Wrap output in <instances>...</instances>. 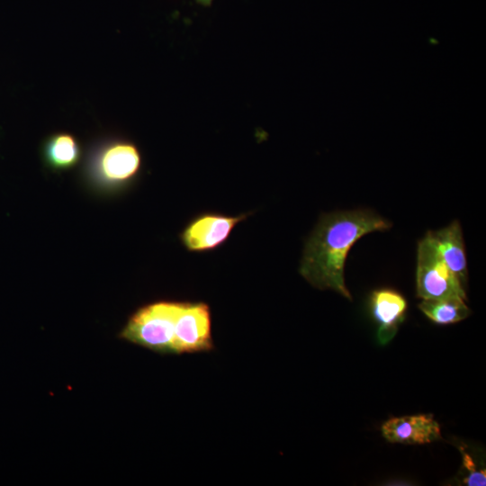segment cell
<instances>
[{"label": "cell", "instance_id": "1", "mask_svg": "<svg viewBox=\"0 0 486 486\" xmlns=\"http://www.w3.org/2000/svg\"><path fill=\"white\" fill-rule=\"evenodd\" d=\"M390 227L387 220L368 210L323 215L305 245L300 274L312 286L334 290L351 300L344 278L351 247L364 235Z\"/></svg>", "mask_w": 486, "mask_h": 486}, {"label": "cell", "instance_id": "2", "mask_svg": "<svg viewBox=\"0 0 486 486\" xmlns=\"http://www.w3.org/2000/svg\"><path fill=\"white\" fill-rule=\"evenodd\" d=\"M180 302L160 301L140 308L120 338L158 354L176 355V317Z\"/></svg>", "mask_w": 486, "mask_h": 486}, {"label": "cell", "instance_id": "3", "mask_svg": "<svg viewBox=\"0 0 486 486\" xmlns=\"http://www.w3.org/2000/svg\"><path fill=\"white\" fill-rule=\"evenodd\" d=\"M416 283L417 294L423 300L466 299L464 288L446 265L428 233L418 244Z\"/></svg>", "mask_w": 486, "mask_h": 486}, {"label": "cell", "instance_id": "4", "mask_svg": "<svg viewBox=\"0 0 486 486\" xmlns=\"http://www.w3.org/2000/svg\"><path fill=\"white\" fill-rule=\"evenodd\" d=\"M176 355L209 352L214 349L212 314L202 302H180L176 317Z\"/></svg>", "mask_w": 486, "mask_h": 486}, {"label": "cell", "instance_id": "5", "mask_svg": "<svg viewBox=\"0 0 486 486\" xmlns=\"http://www.w3.org/2000/svg\"><path fill=\"white\" fill-rule=\"evenodd\" d=\"M248 214L227 216L219 213H202L194 219L184 230L181 239L189 251L202 252L214 249L223 244L234 227Z\"/></svg>", "mask_w": 486, "mask_h": 486}, {"label": "cell", "instance_id": "6", "mask_svg": "<svg viewBox=\"0 0 486 486\" xmlns=\"http://www.w3.org/2000/svg\"><path fill=\"white\" fill-rule=\"evenodd\" d=\"M382 433L387 441L400 444H428L441 436L439 424L427 414L390 418L382 426Z\"/></svg>", "mask_w": 486, "mask_h": 486}, {"label": "cell", "instance_id": "7", "mask_svg": "<svg viewBox=\"0 0 486 486\" xmlns=\"http://www.w3.org/2000/svg\"><path fill=\"white\" fill-rule=\"evenodd\" d=\"M407 302L405 298L391 289L374 291L371 296V310L379 324L378 338L385 344L391 340L398 326L403 321Z\"/></svg>", "mask_w": 486, "mask_h": 486}, {"label": "cell", "instance_id": "8", "mask_svg": "<svg viewBox=\"0 0 486 486\" xmlns=\"http://www.w3.org/2000/svg\"><path fill=\"white\" fill-rule=\"evenodd\" d=\"M428 233L447 267L464 288L467 281V262L459 222L454 220L444 229Z\"/></svg>", "mask_w": 486, "mask_h": 486}, {"label": "cell", "instance_id": "9", "mask_svg": "<svg viewBox=\"0 0 486 486\" xmlns=\"http://www.w3.org/2000/svg\"><path fill=\"white\" fill-rule=\"evenodd\" d=\"M140 165V157L137 148L131 144L119 143L107 148L102 155L99 170L106 180L122 182L132 177Z\"/></svg>", "mask_w": 486, "mask_h": 486}, {"label": "cell", "instance_id": "10", "mask_svg": "<svg viewBox=\"0 0 486 486\" xmlns=\"http://www.w3.org/2000/svg\"><path fill=\"white\" fill-rule=\"evenodd\" d=\"M464 301L458 297L428 299L423 300L418 308L435 323L453 324L468 317L470 310Z\"/></svg>", "mask_w": 486, "mask_h": 486}, {"label": "cell", "instance_id": "11", "mask_svg": "<svg viewBox=\"0 0 486 486\" xmlns=\"http://www.w3.org/2000/svg\"><path fill=\"white\" fill-rule=\"evenodd\" d=\"M47 155L55 166L68 167L76 161L78 149L71 136L58 135L49 143Z\"/></svg>", "mask_w": 486, "mask_h": 486}, {"label": "cell", "instance_id": "12", "mask_svg": "<svg viewBox=\"0 0 486 486\" xmlns=\"http://www.w3.org/2000/svg\"><path fill=\"white\" fill-rule=\"evenodd\" d=\"M463 455V467L465 471L463 482L469 486H484L486 484V471L479 468L474 459L460 447Z\"/></svg>", "mask_w": 486, "mask_h": 486}, {"label": "cell", "instance_id": "13", "mask_svg": "<svg viewBox=\"0 0 486 486\" xmlns=\"http://www.w3.org/2000/svg\"><path fill=\"white\" fill-rule=\"evenodd\" d=\"M199 4L209 6L212 3V0H196Z\"/></svg>", "mask_w": 486, "mask_h": 486}]
</instances>
